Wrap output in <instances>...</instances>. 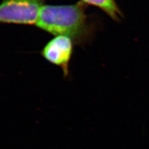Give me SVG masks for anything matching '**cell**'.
I'll use <instances>...</instances> for the list:
<instances>
[{
	"instance_id": "7a4b0ae2",
	"label": "cell",
	"mask_w": 149,
	"mask_h": 149,
	"mask_svg": "<svg viewBox=\"0 0 149 149\" xmlns=\"http://www.w3.org/2000/svg\"><path fill=\"white\" fill-rule=\"evenodd\" d=\"M44 0H2L0 3V24H36Z\"/></svg>"
},
{
	"instance_id": "6da1fadb",
	"label": "cell",
	"mask_w": 149,
	"mask_h": 149,
	"mask_svg": "<svg viewBox=\"0 0 149 149\" xmlns=\"http://www.w3.org/2000/svg\"><path fill=\"white\" fill-rule=\"evenodd\" d=\"M81 1L70 5H44L35 25L55 36L63 35L74 44H85L93 34V26L86 13Z\"/></svg>"
},
{
	"instance_id": "3957f363",
	"label": "cell",
	"mask_w": 149,
	"mask_h": 149,
	"mask_svg": "<svg viewBox=\"0 0 149 149\" xmlns=\"http://www.w3.org/2000/svg\"><path fill=\"white\" fill-rule=\"evenodd\" d=\"M73 44L69 37L59 35L49 41L42 51L43 57L51 64L60 67L65 77H67L69 72Z\"/></svg>"
},
{
	"instance_id": "277c9868",
	"label": "cell",
	"mask_w": 149,
	"mask_h": 149,
	"mask_svg": "<svg viewBox=\"0 0 149 149\" xmlns=\"http://www.w3.org/2000/svg\"><path fill=\"white\" fill-rule=\"evenodd\" d=\"M86 5H91L101 9L114 21L120 22L122 13L115 0H80Z\"/></svg>"
}]
</instances>
